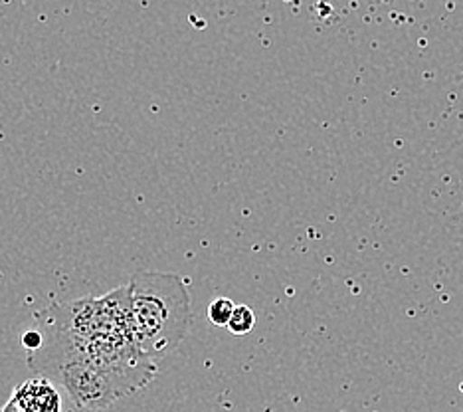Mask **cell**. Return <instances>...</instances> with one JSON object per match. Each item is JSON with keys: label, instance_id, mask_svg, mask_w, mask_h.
I'll list each match as a JSON object with an SVG mask.
<instances>
[{"label": "cell", "instance_id": "obj_1", "mask_svg": "<svg viewBox=\"0 0 463 412\" xmlns=\"http://www.w3.org/2000/svg\"><path fill=\"white\" fill-rule=\"evenodd\" d=\"M137 345L153 361L173 353L193 323L191 295L176 273L137 272L129 283Z\"/></svg>", "mask_w": 463, "mask_h": 412}, {"label": "cell", "instance_id": "obj_2", "mask_svg": "<svg viewBox=\"0 0 463 412\" xmlns=\"http://www.w3.org/2000/svg\"><path fill=\"white\" fill-rule=\"evenodd\" d=\"M61 408V398L56 385L50 377L28 378L26 383L16 387L10 395L8 403L0 410L16 412H58Z\"/></svg>", "mask_w": 463, "mask_h": 412}, {"label": "cell", "instance_id": "obj_3", "mask_svg": "<svg viewBox=\"0 0 463 412\" xmlns=\"http://www.w3.org/2000/svg\"><path fill=\"white\" fill-rule=\"evenodd\" d=\"M228 330L234 335H248L256 327V313L248 305H236L228 321Z\"/></svg>", "mask_w": 463, "mask_h": 412}, {"label": "cell", "instance_id": "obj_4", "mask_svg": "<svg viewBox=\"0 0 463 412\" xmlns=\"http://www.w3.org/2000/svg\"><path fill=\"white\" fill-rule=\"evenodd\" d=\"M234 302L228 298H216L213 300V303L208 305V320L213 321L218 327H226L232 313H234Z\"/></svg>", "mask_w": 463, "mask_h": 412}, {"label": "cell", "instance_id": "obj_5", "mask_svg": "<svg viewBox=\"0 0 463 412\" xmlns=\"http://www.w3.org/2000/svg\"><path fill=\"white\" fill-rule=\"evenodd\" d=\"M42 341H44V335H42L40 327H36V330H30L23 335V347L26 349V351H36V349L42 345Z\"/></svg>", "mask_w": 463, "mask_h": 412}]
</instances>
